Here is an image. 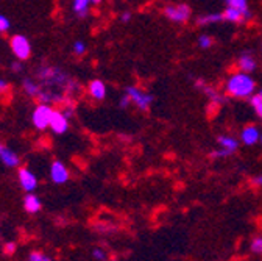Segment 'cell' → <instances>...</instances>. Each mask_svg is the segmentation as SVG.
Returning a JSON list of instances; mask_svg holds the SVG:
<instances>
[{"instance_id":"6da1fadb","label":"cell","mask_w":262,"mask_h":261,"mask_svg":"<svg viewBox=\"0 0 262 261\" xmlns=\"http://www.w3.org/2000/svg\"><path fill=\"white\" fill-rule=\"evenodd\" d=\"M256 91L254 78L247 72H234L225 83V92L233 99H250Z\"/></svg>"},{"instance_id":"7a4b0ae2","label":"cell","mask_w":262,"mask_h":261,"mask_svg":"<svg viewBox=\"0 0 262 261\" xmlns=\"http://www.w3.org/2000/svg\"><path fill=\"white\" fill-rule=\"evenodd\" d=\"M125 94L129 97V102L133 104L138 110H141V111H148L151 104H153V101H155L153 94L145 92L139 86H128Z\"/></svg>"},{"instance_id":"3957f363","label":"cell","mask_w":262,"mask_h":261,"mask_svg":"<svg viewBox=\"0 0 262 261\" xmlns=\"http://www.w3.org/2000/svg\"><path fill=\"white\" fill-rule=\"evenodd\" d=\"M164 16H166L169 21L175 22V24H184L190 19V7L186 4H177V5H167L162 10Z\"/></svg>"},{"instance_id":"277c9868","label":"cell","mask_w":262,"mask_h":261,"mask_svg":"<svg viewBox=\"0 0 262 261\" xmlns=\"http://www.w3.org/2000/svg\"><path fill=\"white\" fill-rule=\"evenodd\" d=\"M10 47L19 61H25L31 56V44H30L28 38L24 35H14L10 39Z\"/></svg>"},{"instance_id":"5b68a950","label":"cell","mask_w":262,"mask_h":261,"mask_svg":"<svg viewBox=\"0 0 262 261\" xmlns=\"http://www.w3.org/2000/svg\"><path fill=\"white\" fill-rule=\"evenodd\" d=\"M52 111H53V108L49 104H39L35 110H33L31 121H33V125H35V128L46 130L50 125Z\"/></svg>"},{"instance_id":"8992f818","label":"cell","mask_w":262,"mask_h":261,"mask_svg":"<svg viewBox=\"0 0 262 261\" xmlns=\"http://www.w3.org/2000/svg\"><path fill=\"white\" fill-rule=\"evenodd\" d=\"M49 127L55 135H64L69 130V117L62 113V110H53Z\"/></svg>"},{"instance_id":"52a82bcc","label":"cell","mask_w":262,"mask_h":261,"mask_svg":"<svg viewBox=\"0 0 262 261\" xmlns=\"http://www.w3.org/2000/svg\"><path fill=\"white\" fill-rule=\"evenodd\" d=\"M69 177H71V174H69L68 168H66L61 161H53V165L50 168V178H52V182L56 183V185H62V183H66V182L69 180Z\"/></svg>"},{"instance_id":"ba28073f","label":"cell","mask_w":262,"mask_h":261,"mask_svg":"<svg viewBox=\"0 0 262 261\" xmlns=\"http://www.w3.org/2000/svg\"><path fill=\"white\" fill-rule=\"evenodd\" d=\"M17 177H19V182H20V186L27 191V192H33L38 186V178L36 175L33 174L31 171H28L27 168H20L19 172H17Z\"/></svg>"},{"instance_id":"9c48e42d","label":"cell","mask_w":262,"mask_h":261,"mask_svg":"<svg viewBox=\"0 0 262 261\" xmlns=\"http://www.w3.org/2000/svg\"><path fill=\"white\" fill-rule=\"evenodd\" d=\"M0 161H2L4 165L8 166V168H17L20 165L19 155L14 150H11L10 147H7L5 144H2V143H0Z\"/></svg>"},{"instance_id":"30bf717a","label":"cell","mask_w":262,"mask_h":261,"mask_svg":"<svg viewBox=\"0 0 262 261\" xmlns=\"http://www.w3.org/2000/svg\"><path fill=\"white\" fill-rule=\"evenodd\" d=\"M260 141V132L256 125H247L241 132V143L245 146H254Z\"/></svg>"},{"instance_id":"8fae6325","label":"cell","mask_w":262,"mask_h":261,"mask_svg":"<svg viewBox=\"0 0 262 261\" xmlns=\"http://www.w3.org/2000/svg\"><path fill=\"white\" fill-rule=\"evenodd\" d=\"M236 66L241 72H247V74H251L256 71L257 68V63L254 59V56L251 53H242L239 55L237 61H236Z\"/></svg>"},{"instance_id":"7c38bea8","label":"cell","mask_w":262,"mask_h":261,"mask_svg":"<svg viewBox=\"0 0 262 261\" xmlns=\"http://www.w3.org/2000/svg\"><path fill=\"white\" fill-rule=\"evenodd\" d=\"M195 86L199 88L211 102H214V104H223V95H222L220 92H217V89H214L212 86H209L206 82H203V80H196V82H195Z\"/></svg>"},{"instance_id":"4fadbf2b","label":"cell","mask_w":262,"mask_h":261,"mask_svg":"<svg viewBox=\"0 0 262 261\" xmlns=\"http://www.w3.org/2000/svg\"><path fill=\"white\" fill-rule=\"evenodd\" d=\"M88 92L94 101H103L106 97V85L102 80H92L88 85Z\"/></svg>"},{"instance_id":"5bb4252c","label":"cell","mask_w":262,"mask_h":261,"mask_svg":"<svg viewBox=\"0 0 262 261\" xmlns=\"http://www.w3.org/2000/svg\"><path fill=\"white\" fill-rule=\"evenodd\" d=\"M222 14H223V21L231 22V24H244V22L250 21L242 11H239L236 8H231V7H226V10Z\"/></svg>"},{"instance_id":"9a60e30c","label":"cell","mask_w":262,"mask_h":261,"mask_svg":"<svg viewBox=\"0 0 262 261\" xmlns=\"http://www.w3.org/2000/svg\"><path fill=\"white\" fill-rule=\"evenodd\" d=\"M22 88L25 91V94L31 99H39V94H41V85L38 83V80H33V78H24L22 80Z\"/></svg>"},{"instance_id":"2e32d148","label":"cell","mask_w":262,"mask_h":261,"mask_svg":"<svg viewBox=\"0 0 262 261\" xmlns=\"http://www.w3.org/2000/svg\"><path fill=\"white\" fill-rule=\"evenodd\" d=\"M217 143H219L220 149L226 150L229 155H233V153L237 150V147H239V139H236V138H233V136H228V135L219 136Z\"/></svg>"},{"instance_id":"e0dca14e","label":"cell","mask_w":262,"mask_h":261,"mask_svg":"<svg viewBox=\"0 0 262 261\" xmlns=\"http://www.w3.org/2000/svg\"><path fill=\"white\" fill-rule=\"evenodd\" d=\"M24 208H25V211H28V213H38L39 210H41V200H39V197L38 195H35V194H27L25 195V199H24Z\"/></svg>"},{"instance_id":"ac0fdd59","label":"cell","mask_w":262,"mask_h":261,"mask_svg":"<svg viewBox=\"0 0 262 261\" xmlns=\"http://www.w3.org/2000/svg\"><path fill=\"white\" fill-rule=\"evenodd\" d=\"M91 5H92L91 0H74V2H72V10H74V13L78 17H86L88 13H89Z\"/></svg>"},{"instance_id":"d6986e66","label":"cell","mask_w":262,"mask_h":261,"mask_svg":"<svg viewBox=\"0 0 262 261\" xmlns=\"http://www.w3.org/2000/svg\"><path fill=\"white\" fill-rule=\"evenodd\" d=\"M223 21V14L222 13H212V14H203L200 17H196V25L200 27H208L211 24H219Z\"/></svg>"},{"instance_id":"ffe728a7","label":"cell","mask_w":262,"mask_h":261,"mask_svg":"<svg viewBox=\"0 0 262 261\" xmlns=\"http://www.w3.org/2000/svg\"><path fill=\"white\" fill-rule=\"evenodd\" d=\"M226 5L242 11L248 19H251V11L248 8V0H226Z\"/></svg>"},{"instance_id":"44dd1931","label":"cell","mask_w":262,"mask_h":261,"mask_svg":"<svg viewBox=\"0 0 262 261\" xmlns=\"http://www.w3.org/2000/svg\"><path fill=\"white\" fill-rule=\"evenodd\" d=\"M250 105L253 107V110L257 114V117L262 119V97L259 94H253L250 97Z\"/></svg>"},{"instance_id":"7402d4cb","label":"cell","mask_w":262,"mask_h":261,"mask_svg":"<svg viewBox=\"0 0 262 261\" xmlns=\"http://www.w3.org/2000/svg\"><path fill=\"white\" fill-rule=\"evenodd\" d=\"M199 46H200V49H211L212 46H214V39H212V36H209V35H200L199 36Z\"/></svg>"},{"instance_id":"603a6c76","label":"cell","mask_w":262,"mask_h":261,"mask_svg":"<svg viewBox=\"0 0 262 261\" xmlns=\"http://www.w3.org/2000/svg\"><path fill=\"white\" fill-rule=\"evenodd\" d=\"M250 249H251L253 253L262 255V236H254L251 244H250Z\"/></svg>"},{"instance_id":"cb8c5ba5","label":"cell","mask_w":262,"mask_h":261,"mask_svg":"<svg viewBox=\"0 0 262 261\" xmlns=\"http://www.w3.org/2000/svg\"><path fill=\"white\" fill-rule=\"evenodd\" d=\"M72 49H74V53H75V55L81 56V55H84V53H86L88 46H86V43H83V41H75Z\"/></svg>"},{"instance_id":"d4e9b609","label":"cell","mask_w":262,"mask_h":261,"mask_svg":"<svg viewBox=\"0 0 262 261\" xmlns=\"http://www.w3.org/2000/svg\"><path fill=\"white\" fill-rule=\"evenodd\" d=\"M28 261H52V259L41 252H33V253H30Z\"/></svg>"},{"instance_id":"484cf974","label":"cell","mask_w":262,"mask_h":261,"mask_svg":"<svg viewBox=\"0 0 262 261\" xmlns=\"http://www.w3.org/2000/svg\"><path fill=\"white\" fill-rule=\"evenodd\" d=\"M11 27L8 17H5L4 14H0V33H5V31H8Z\"/></svg>"},{"instance_id":"4316f807","label":"cell","mask_w":262,"mask_h":261,"mask_svg":"<svg viewBox=\"0 0 262 261\" xmlns=\"http://www.w3.org/2000/svg\"><path fill=\"white\" fill-rule=\"evenodd\" d=\"M92 256H94L95 259H100V261L106 259V255H105V252H103L102 249H94V252H92Z\"/></svg>"},{"instance_id":"83f0119b","label":"cell","mask_w":262,"mask_h":261,"mask_svg":"<svg viewBox=\"0 0 262 261\" xmlns=\"http://www.w3.org/2000/svg\"><path fill=\"white\" fill-rule=\"evenodd\" d=\"M129 104H131V102H129V97H128L126 94L120 97V101H119V107H120V108H126Z\"/></svg>"},{"instance_id":"f1b7e54d","label":"cell","mask_w":262,"mask_h":261,"mask_svg":"<svg viewBox=\"0 0 262 261\" xmlns=\"http://www.w3.org/2000/svg\"><path fill=\"white\" fill-rule=\"evenodd\" d=\"M8 91H10V83L0 78V94H5V92H8Z\"/></svg>"},{"instance_id":"f546056e","label":"cell","mask_w":262,"mask_h":261,"mask_svg":"<svg viewBox=\"0 0 262 261\" xmlns=\"http://www.w3.org/2000/svg\"><path fill=\"white\" fill-rule=\"evenodd\" d=\"M225 156H229V153L223 149H219L215 152H212V158H225Z\"/></svg>"},{"instance_id":"4dcf8cb0","label":"cell","mask_w":262,"mask_h":261,"mask_svg":"<svg viewBox=\"0 0 262 261\" xmlns=\"http://www.w3.org/2000/svg\"><path fill=\"white\" fill-rule=\"evenodd\" d=\"M4 250H5V253H7V255H11V253H14V250H16V244H14V243H8V244H5Z\"/></svg>"},{"instance_id":"1f68e13d","label":"cell","mask_w":262,"mask_h":261,"mask_svg":"<svg viewBox=\"0 0 262 261\" xmlns=\"http://www.w3.org/2000/svg\"><path fill=\"white\" fill-rule=\"evenodd\" d=\"M22 69H24V68H22V64H20L19 61L13 63V66H11V71H13V72H16V74H20V72H22Z\"/></svg>"},{"instance_id":"d6a6232c","label":"cell","mask_w":262,"mask_h":261,"mask_svg":"<svg viewBox=\"0 0 262 261\" xmlns=\"http://www.w3.org/2000/svg\"><path fill=\"white\" fill-rule=\"evenodd\" d=\"M120 21H122V22H129V21H131V13H129V11H125V13H122V16H120Z\"/></svg>"},{"instance_id":"836d02e7","label":"cell","mask_w":262,"mask_h":261,"mask_svg":"<svg viewBox=\"0 0 262 261\" xmlns=\"http://www.w3.org/2000/svg\"><path fill=\"white\" fill-rule=\"evenodd\" d=\"M253 183H254L256 186H262V175L254 177V178H253Z\"/></svg>"},{"instance_id":"e575fe53","label":"cell","mask_w":262,"mask_h":261,"mask_svg":"<svg viewBox=\"0 0 262 261\" xmlns=\"http://www.w3.org/2000/svg\"><path fill=\"white\" fill-rule=\"evenodd\" d=\"M91 2H92V5H98V4H102L103 0H91Z\"/></svg>"},{"instance_id":"d590c367","label":"cell","mask_w":262,"mask_h":261,"mask_svg":"<svg viewBox=\"0 0 262 261\" xmlns=\"http://www.w3.org/2000/svg\"><path fill=\"white\" fill-rule=\"evenodd\" d=\"M257 94H259V95H260V97H262V89H260V91H259V92H257Z\"/></svg>"},{"instance_id":"8d00e7d4","label":"cell","mask_w":262,"mask_h":261,"mask_svg":"<svg viewBox=\"0 0 262 261\" xmlns=\"http://www.w3.org/2000/svg\"><path fill=\"white\" fill-rule=\"evenodd\" d=\"M260 143H262V133H260Z\"/></svg>"},{"instance_id":"74e56055","label":"cell","mask_w":262,"mask_h":261,"mask_svg":"<svg viewBox=\"0 0 262 261\" xmlns=\"http://www.w3.org/2000/svg\"><path fill=\"white\" fill-rule=\"evenodd\" d=\"M260 49H262V44H260Z\"/></svg>"}]
</instances>
